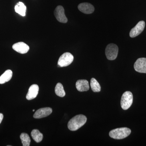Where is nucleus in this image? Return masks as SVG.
<instances>
[{
	"instance_id": "1",
	"label": "nucleus",
	"mask_w": 146,
	"mask_h": 146,
	"mask_svg": "<svg viewBox=\"0 0 146 146\" xmlns=\"http://www.w3.org/2000/svg\"><path fill=\"white\" fill-rule=\"evenodd\" d=\"M87 118L84 115H76L69 121L68 123V128L72 131L77 130L85 124Z\"/></svg>"
},
{
	"instance_id": "2",
	"label": "nucleus",
	"mask_w": 146,
	"mask_h": 146,
	"mask_svg": "<svg viewBox=\"0 0 146 146\" xmlns=\"http://www.w3.org/2000/svg\"><path fill=\"white\" fill-rule=\"evenodd\" d=\"M131 133V130L128 128H119L110 131L109 136L111 138L120 140L126 138L130 135Z\"/></svg>"
},
{
	"instance_id": "3",
	"label": "nucleus",
	"mask_w": 146,
	"mask_h": 146,
	"mask_svg": "<svg viewBox=\"0 0 146 146\" xmlns=\"http://www.w3.org/2000/svg\"><path fill=\"white\" fill-rule=\"evenodd\" d=\"M133 96L130 91H126L123 94L121 101V107L124 110L129 108L132 104Z\"/></svg>"
},
{
	"instance_id": "4",
	"label": "nucleus",
	"mask_w": 146,
	"mask_h": 146,
	"mask_svg": "<svg viewBox=\"0 0 146 146\" xmlns=\"http://www.w3.org/2000/svg\"><path fill=\"white\" fill-rule=\"evenodd\" d=\"M119 48L117 45L114 44H110L106 47V55L109 60H114L117 56Z\"/></svg>"
},
{
	"instance_id": "5",
	"label": "nucleus",
	"mask_w": 146,
	"mask_h": 146,
	"mask_svg": "<svg viewBox=\"0 0 146 146\" xmlns=\"http://www.w3.org/2000/svg\"><path fill=\"white\" fill-rule=\"evenodd\" d=\"M74 58V56L70 53H64L59 58L58 65L59 67H67L72 63Z\"/></svg>"
},
{
	"instance_id": "6",
	"label": "nucleus",
	"mask_w": 146,
	"mask_h": 146,
	"mask_svg": "<svg viewBox=\"0 0 146 146\" xmlns=\"http://www.w3.org/2000/svg\"><path fill=\"white\" fill-rule=\"evenodd\" d=\"M54 14L58 22L63 23H66L68 22V19L65 14V10L62 6H58L55 9Z\"/></svg>"
},
{
	"instance_id": "7",
	"label": "nucleus",
	"mask_w": 146,
	"mask_h": 146,
	"mask_svg": "<svg viewBox=\"0 0 146 146\" xmlns=\"http://www.w3.org/2000/svg\"><path fill=\"white\" fill-rule=\"evenodd\" d=\"M145 26V23L144 21H141L138 22L136 26L131 29L129 33V36L131 38H134L139 35L143 31Z\"/></svg>"
},
{
	"instance_id": "8",
	"label": "nucleus",
	"mask_w": 146,
	"mask_h": 146,
	"mask_svg": "<svg viewBox=\"0 0 146 146\" xmlns=\"http://www.w3.org/2000/svg\"><path fill=\"white\" fill-rule=\"evenodd\" d=\"M135 71L141 73H146V58H141L137 59L134 64Z\"/></svg>"
},
{
	"instance_id": "9",
	"label": "nucleus",
	"mask_w": 146,
	"mask_h": 146,
	"mask_svg": "<svg viewBox=\"0 0 146 146\" xmlns=\"http://www.w3.org/2000/svg\"><path fill=\"white\" fill-rule=\"evenodd\" d=\"M52 112V109L50 108L46 107L40 108L36 110L33 115L35 119H41L49 116Z\"/></svg>"
},
{
	"instance_id": "10",
	"label": "nucleus",
	"mask_w": 146,
	"mask_h": 146,
	"mask_svg": "<svg viewBox=\"0 0 146 146\" xmlns=\"http://www.w3.org/2000/svg\"><path fill=\"white\" fill-rule=\"evenodd\" d=\"M12 48L14 50L19 53H27L29 50V47L25 43L23 42L16 43L12 46Z\"/></svg>"
},
{
	"instance_id": "11",
	"label": "nucleus",
	"mask_w": 146,
	"mask_h": 146,
	"mask_svg": "<svg viewBox=\"0 0 146 146\" xmlns=\"http://www.w3.org/2000/svg\"><path fill=\"white\" fill-rule=\"evenodd\" d=\"M79 10L85 14H91L95 10L94 6L88 3H83L80 4L78 6Z\"/></svg>"
},
{
	"instance_id": "12",
	"label": "nucleus",
	"mask_w": 146,
	"mask_h": 146,
	"mask_svg": "<svg viewBox=\"0 0 146 146\" xmlns=\"http://www.w3.org/2000/svg\"><path fill=\"white\" fill-rule=\"evenodd\" d=\"M39 91V86L37 84H33L29 88L26 98L29 100H33L37 96Z\"/></svg>"
},
{
	"instance_id": "13",
	"label": "nucleus",
	"mask_w": 146,
	"mask_h": 146,
	"mask_svg": "<svg viewBox=\"0 0 146 146\" xmlns=\"http://www.w3.org/2000/svg\"><path fill=\"white\" fill-rule=\"evenodd\" d=\"M76 88L80 92L88 91L89 89V83L86 80H79L76 82Z\"/></svg>"
},
{
	"instance_id": "14",
	"label": "nucleus",
	"mask_w": 146,
	"mask_h": 146,
	"mask_svg": "<svg viewBox=\"0 0 146 146\" xmlns=\"http://www.w3.org/2000/svg\"><path fill=\"white\" fill-rule=\"evenodd\" d=\"M26 6L23 3L21 2L17 3L15 7V11L22 16H26Z\"/></svg>"
},
{
	"instance_id": "15",
	"label": "nucleus",
	"mask_w": 146,
	"mask_h": 146,
	"mask_svg": "<svg viewBox=\"0 0 146 146\" xmlns=\"http://www.w3.org/2000/svg\"><path fill=\"white\" fill-rule=\"evenodd\" d=\"M13 72L10 70H7L0 76V84H3L9 81L12 78Z\"/></svg>"
},
{
	"instance_id": "16",
	"label": "nucleus",
	"mask_w": 146,
	"mask_h": 146,
	"mask_svg": "<svg viewBox=\"0 0 146 146\" xmlns=\"http://www.w3.org/2000/svg\"><path fill=\"white\" fill-rule=\"evenodd\" d=\"M31 136L33 140L36 143H39L42 141L43 138L42 133H40V131L37 129H33L31 131Z\"/></svg>"
},
{
	"instance_id": "17",
	"label": "nucleus",
	"mask_w": 146,
	"mask_h": 146,
	"mask_svg": "<svg viewBox=\"0 0 146 146\" xmlns=\"http://www.w3.org/2000/svg\"><path fill=\"white\" fill-rule=\"evenodd\" d=\"M55 92L56 94L59 97L62 98L65 96V92L63 85L60 83H58L56 86Z\"/></svg>"
},
{
	"instance_id": "18",
	"label": "nucleus",
	"mask_w": 146,
	"mask_h": 146,
	"mask_svg": "<svg viewBox=\"0 0 146 146\" xmlns=\"http://www.w3.org/2000/svg\"><path fill=\"white\" fill-rule=\"evenodd\" d=\"M90 85H91V89L94 92H99L101 91V88L100 85L96 79L94 78L91 79Z\"/></svg>"
},
{
	"instance_id": "19",
	"label": "nucleus",
	"mask_w": 146,
	"mask_h": 146,
	"mask_svg": "<svg viewBox=\"0 0 146 146\" xmlns=\"http://www.w3.org/2000/svg\"><path fill=\"white\" fill-rule=\"evenodd\" d=\"M21 142L23 146H29L31 143V139L28 134L26 133H21L20 136Z\"/></svg>"
},
{
	"instance_id": "20",
	"label": "nucleus",
	"mask_w": 146,
	"mask_h": 146,
	"mask_svg": "<svg viewBox=\"0 0 146 146\" xmlns=\"http://www.w3.org/2000/svg\"><path fill=\"white\" fill-rule=\"evenodd\" d=\"M3 118V115L2 113H0V124L2 121Z\"/></svg>"
},
{
	"instance_id": "21",
	"label": "nucleus",
	"mask_w": 146,
	"mask_h": 146,
	"mask_svg": "<svg viewBox=\"0 0 146 146\" xmlns=\"http://www.w3.org/2000/svg\"><path fill=\"white\" fill-rule=\"evenodd\" d=\"M33 111H35V110H33Z\"/></svg>"
}]
</instances>
